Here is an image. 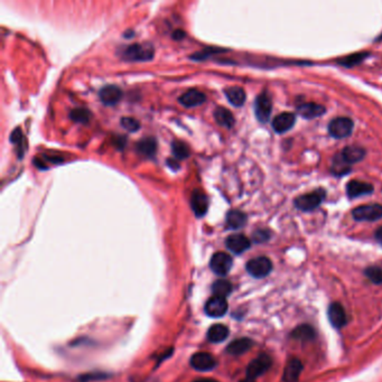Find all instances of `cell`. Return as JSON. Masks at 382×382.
I'll return each instance as SVG.
<instances>
[{
  "label": "cell",
  "instance_id": "9c48e42d",
  "mask_svg": "<svg viewBox=\"0 0 382 382\" xmlns=\"http://www.w3.org/2000/svg\"><path fill=\"white\" fill-rule=\"evenodd\" d=\"M226 311H228V302L224 297L214 295L210 298L205 305V313L213 318L222 317Z\"/></svg>",
  "mask_w": 382,
  "mask_h": 382
},
{
  "label": "cell",
  "instance_id": "4dcf8cb0",
  "mask_svg": "<svg viewBox=\"0 0 382 382\" xmlns=\"http://www.w3.org/2000/svg\"><path fill=\"white\" fill-rule=\"evenodd\" d=\"M90 111L84 108H77L72 110V112L70 113V117L72 120L76 121V123H81V124H85L90 119Z\"/></svg>",
  "mask_w": 382,
  "mask_h": 382
},
{
  "label": "cell",
  "instance_id": "8fae6325",
  "mask_svg": "<svg viewBox=\"0 0 382 382\" xmlns=\"http://www.w3.org/2000/svg\"><path fill=\"white\" fill-rule=\"evenodd\" d=\"M250 240L243 234H231L225 240V246L231 252L240 254L250 248Z\"/></svg>",
  "mask_w": 382,
  "mask_h": 382
},
{
  "label": "cell",
  "instance_id": "1f68e13d",
  "mask_svg": "<svg viewBox=\"0 0 382 382\" xmlns=\"http://www.w3.org/2000/svg\"><path fill=\"white\" fill-rule=\"evenodd\" d=\"M365 276L376 285H382V268L380 267H369L364 271Z\"/></svg>",
  "mask_w": 382,
  "mask_h": 382
},
{
  "label": "cell",
  "instance_id": "f546056e",
  "mask_svg": "<svg viewBox=\"0 0 382 382\" xmlns=\"http://www.w3.org/2000/svg\"><path fill=\"white\" fill-rule=\"evenodd\" d=\"M212 289L214 291L215 296H220V297L225 298L226 296L231 294L232 285L226 280H218V281L214 282Z\"/></svg>",
  "mask_w": 382,
  "mask_h": 382
},
{
  "label": "cell",
  "instance_id": "83f0119b",
  "mask_svg": "<svg viewBox=\"0 0 382 382\" xmlns=\"http://www.w3.org/2000/svg\"><path fill=\"white\" fill-rule=\"evenodd\" d=\"M138 152L140 154L145 155V156L152 157L153 155H155L157 149V142L153 138H145V139L140 140L138 142Z\"/></svg>",
  "mask_w": 382,
  "mask_h": 382
},
{
  "label": "cell",
  "instance_id": "8992f818",
  "mask_svg": "<svg viewBox=\"0 0 382 382\" xmlns=\"http://www.w3.org/2000/svg\"><path fill=\"white\" fill-rule=\"evenodd\" d=\"M273 110V101L267 92L259 94L254 102V112L260 123H267Z\"/></svg>",
  "mask_w": 382,
  "mask_h": 382
},
{
  "label": "cell",
  "instance_id": "836d02e7",
  "mask_svg": "<svg viewBox=\"0 0 382 382\" xmlns=\"http://www.w3.org/2000/svg\"><path fill=\"white\" fill-rule=\"evenodd\" d=\"M120 123H121V126H123L126 130H128L130 132L137 131V130H139V128H140L139 121H138L135 118H131V117H124L123 119H121Z\"/></svg>",
  "mask_w": 382,
  "mask_h": 382
},
{
  "label": "cell",
  "instance_id": "7402d4cb",
  "mask_svg": "<svg viewBox=\"0 0 382 382\" xmlns=\"http://www.w3.org/2000/svg\"><path fill=\"white\" fill-rule=\"evenodd\" d=\"M340 154L348 164L352 165L359 163L360 160H362L364 158L365 151L360 146H347L345 148H343Z\"/></svg>",
  "mask_w": 382,
  "mask_h": 382
},
{
  "label": "cell",
  "instance_id": "7c38bea8",
  "mask_svg": "<svg viewBox=\"0 0 382 382\" xmlns=\"http://www.w3.org/2000/svg\"><path fill=\"white\" fill-rule=\"evenodd\" d=\"M373 185L370 183L361 181H351L346 185V194L350 198H358L359 196L369 195L373 193Z\"/></svg>",
  "mask_w": 382,
  "mask_h": 382
},
{
  "label": "cell",
  "instance_id": "5b68a950",
  "mask_svg": "<svg viewBox=\"0 0 382 382\" xmlns=\"http://www.w3.org/2000/svg\"><path fill=\"white\" fill-rule=\"evenodd\" d=\"M246 268L248 273L254 278H263L273 270V263L267 257H258L248 261Z\"/></svg>",
  "mask_w": 382,
  "mask_h": 382
},
{
  "label": "cell",
  "instance_id": "2e32d148",
  "mask_svg": "<svg viewBox=\"0 0 382 382\" xmlns=\"http://www.w3.org/2000/svg\"><path fill=\"white\" fill-rule=\"evenodd\" d=\"M328 315L331 324L336 329H341L346 324L345 309L339 303L331 304L328 311Z\"/></svg>",
  "mask_w": 382,
  "mask_h": 382
},
{
  "label": "cell",
  "instance_id": "d6a6232c",
  "mask_svg": "<svg viewBox=\"0 0 382 382\" xmlns=\"http://www.w3.org/2000/svg\"><path fill=\"white\" fill-rule=\"evenodd\" d=\"M173 154L174 156L177 158V159H185L186 157H188V155H190V153H188V148L187 146L185 145V143H183L181 141H175L173 143Z\"/></svg>",
  "mask_w": 382,
  "mask_h": 382
},
{
  "label": "cell",
  "instance_id": "d4e9b609",
  "mask_svg": "<svg viewBox=\"0 0 382 382\" xmlns=\"http://www.w3.org/2000/svg\"><path fill=\"white\" fill-rule=\"evenodd\" d=\"M214 118L220 126H223L225 128H232L234 125V117L230 110L223 107H219L215 109Z\"/></svg>",
  "mask_w": 382,
  "mask_h": 382
},
{
  "label": "cell",
  "instance_id": "e575fe53",
  "mask_svg": "<svg viewBox=\"0 0 382 382\" xmlns=\"http://www.w3.org/2000/svg\"><path fill=\"white\" fill-rule=\"evenodd\" d=\"M270 239V232L266 229H259L253 233V241L257 243H262Z\"/></svg>",
  "mask_w": 382,
  "mask_h": 382
},
{
  "label": "cell",
  "instance_id": "6da1fadb",
  "mask_svg": "<svg viewBox=\"0 0 382 382\" xmlns=\"http://www.w3.org/2000/svg\"><path fill=\"white\" fill-rule=\"evenodd\" d=\"M326 196V192L323 188H317L313 192L306 193L298 196L295 200V207L304 212H309L317 209L323 203Z\"/></svg>",
  "mask_w": 382,
  "mask_h": 382
},
{
  "label": "cell",
  "instance_id": "44dd1931",
  "mask_svg": "<svg viewBox=\"0 0 382 382\" xmlns=\"http://www.w3.org/2000/svg\"><path fill=\"white\" fill-rule=\"evenodd\" d=\"M226 226L231 230H238L245 226L247 222V215L240 210H231L226 214Z\"/></svg>",
  "mask_w": 382,
  "mask_h": 382
},
{
  "label": "cell",
  "instance_id": "e0dca14e",
  "mask_svg": "<svg viewBox=\"0 0 382 382\" xmlns=\"http://www.w3.org/2000/svg\"><path fill=\"white\" fill-rule=\"evenodd\" d=\"M191 205L196 217H203L209 209L208 196L202 191L195 190L191 197Z\"/></svg>",
  "mask_w": 382,
  "mask_h": 382
},
{
  "label": "cell",
  "instance_id": "ab89813d",
  "mask_svg": "<svg viewBox=\"0 0 382 382\" xmlns=\"http://www.w3.org/2000/svg\"><path fill=\"white\" fill-rule=\"evenodd\" d=\"M240 382H254V380H253V379H250V378H246V379L241 380Z\"/></svg>",
  "mask_w": 382,
  "mask_h": 382
},
{
  "label": "cell",
  "instance_id": "3957f363",
  "mask_svg": "<svg viewBox=\"0 0 382 382\" xmlns=\"http://www.w3.org/2000/svg\"><path fill=\"white\" fill-rule=\"evenodd\" d=\"M353 219L357 221H367L373 222L382 219V205L378 203L364 204L356 208L352 211Z\"/></svg>",
  "mask_w": 382,
  "mask_h": 382
},
{
  "label": "cell",
  "instance_id": "277c9868",
  "mask_svg": "<svg viewBox=\"0 0 382 382\" xmlns=\"http://www.w3.org/2000/svg\"><path fill=\"white\" fill-rule=\"evenodd\" d=\"M354 128L353 120L347 117H339L333 119L329 125L330 135L336 139H343L352 134Z\"/></svg>",
  "mask_w": 382,
  "mask_h": 382
},
{
  "label": "cell",
  "instance_id": "cb8c5ba5",
  "mask_svg": "<svg viewBox=\"0 0 382 382\" xmlns=\"http://www.w3.org/2000/svg\"><path fill=\"white\" fill-rule=\"evenodd\" d=\"M352 165L348 164L346 160L341 156V154H336L333 160H332V166H331V170L332 173L337 176H343L346 175L351 171Z\"/></svg>",
  "mask_w": 382,
  "mask_h": 382
},
{
  "label": "cell",
  "instance_id": "ba28073f",
  "mask_svg": "<svg viewBox=\"0 0 382 382\" xmlns=\"http://www.w3.org/2000/svg\"><path fill=\"white\" fill-rule=\"evenodd\" d=\"M232 263H233V261H232V258L228 253L217 252L213 254L210 266H211V269L214 274L225 276L231 270Z\"/></svg>",
  "mask_w": 382,
  "mask_h": 382
},
{
  "label": "cell",
  "instance_id": "9a60e30c",
  "mask_svg": "<svg viewBox=\"0 0 382 382\" xmlns=\"http://www.w3.org/2000/svg\"><path fill=\"white\" fill-rule=\"evenodd\" d=\"M99 98L106 106H114L123 98V91L117 85H107L103 86L99 92Z\"/></svg>",
  "mask_w": 382,
  "mask_h": 382
},
{
  "label": "cell",
  "instance_id": "f1b7e54d",
  "mask_svg": "<svg viewBox=\"0 0 382 382\" xmlns=\"http://www.w3.org/2000/svg\"><path fill=\"white\" fill-rule=\"evenodd\" d=\"M368 56V53H356V54H351L348 55L346 57H342L340 60H337V63L342 66H346V68H351V66L358 65L359 63H361L362 61Z\"/></svg>",
  "mask_w": 382,
  "mask_h": 382
},
{
  "label": "cell",
  "instance_id": "4316f807",
  "mask_svg": "<svg viewBox=\"0 0 382 382\" xmlns=\"http://www.w3.org/2000/svg\"><path fill=\"white\" fill-rule=\"evenodd\" d=\"M291 336L292 339H296L298 341H309L315 337V331L312 326L302 325L292 331Z\"/></svg>",
  "mask_w": 382,
  "mask_h": 382
},
{
  "label": "cell",
  "instance_id": "d590c367",
  "mask_svg": "<svg viewBox=\"0 0 382 382\" xmlns=\"http://www.w3.org/2000/svg\"><path fill=\"white\" fill-rule=\"evenodd\" d=\"M10 140H12L15 143V145H18V146L23 145L21 142H23L24 138H23V132H21L20 128H17V129L14 130V132L12 134V138H10Z\"/></svg>",
  "mask_w": 382,
  "mask_h": 382
},
{
  "label": "cell",
  "instance_id": "484cf974",
  "mask_svg": "<svg viewBox=\"0 0 382 382\" xmlns=\"http://www.w3.org/2000/svg\"><path fill=\"white\" fill-rule=\"evenodd\" d=\"M252 346V341L249 339H239L230 343L226 352L231 356H241V354L249 351Z\"/></svg>",
  "mask_w": 382,
  "mask_h": 382
},
{
  "label": "cell",
  "instance_id": "7a4b0ae2",
  "mask_svg": "<svg viewBox=\"0 0 382 382\" xmlns=\"http://www.w3.org/2000/svg\"><path fill=\"white\" fill-rule=\"evenodd\" d=\"M154 57V46L149 43H137L124 51V58L130 62H145Z\"/></svg>",
  "mask_w": 382,
  "mask_h": 382
},
{
  "label": "cell",
  "instance_id": "ac0fdd59",
  "mask_svg": "<svg viewBox=\"0 0 382 382\" xmlns=\"http://www.w3.org/2000/svg\"><path fill=\"white\" fill-rule=\"evenodd\" d=\"M325 108L320 104L314 102H306L303 103L297 108V113L303 117L304 119H314L320 117L325 113Z\"/></svg>",
  "mask_w": 382,
  "mask_h": 382
},
{
  "label": "cell",
  "instance_id": "5bb4252c",
  "mask_svg": "<svg viewBox=\"0 0 382 382\" xmlns=\"http://www.w3.org/2000/svg\"><path fill=\"white\" fill-rule=\"evenodd\" d=\"M179 101L182 106H184L186 108H193V107L201 106V104L205 102L207 97L202 91L192 89V90H188L185 93H183L180 97Z\"/></svg>",
  "mask_w": 382,
  "mask_h": 382
},
{
  "label": "cell",
  "instance_id": "52a82bcc",
  "mask_svg": "<svg viewBox=\"0 0 382 382\" xmlns=\"http://www.w3.org/2000/svg\"><path fill=\"white\" fill-rule=\"evenodd\" d=\"M271 367V359L267 354H261L257 359L252 360L247 368V378L257 379L258 376L267 372Z\"/></svg>",
  "mask_w": 382,
  "mask_h": 382
},
{
  "label": "cell",
  "instance_id": "30bf717a",
  "mask_svg": "<svg viewBox=\"0 0 382 382\" xmlns=\"http://www.w3.org/2000/svg\"><path fill=\"white\" fill-rule=\"evenodd\" d=\"M191 365L197 371H211L217 365V360H215L211 354L205 352H198L191 358Z\"/></svg>",
  "mask_w": 382,
  "mask_h": 382
},
{
  "label": "cell",
  "instance_id": "603a6c76",
  "mask_svg": "<svg viewBox=\"0 0 382 382\" xmlns=\"http://www.w3.org/2000/svg\"><path fill=\"white\" fill-rule=\"evenodd\" d=\"M229 336V329L222 324H215L208 331V339L212 343H221Z\"/></svg>",
  "mask_w": 382,
  "mask_h": 382
},
{
  "label": "cell",
  "instance_id": "8d00e7d4",
  "mask_svg": "<svg viewBox=\"0 0 382 382\" xmlns=\"http://www.w3.org/2000/svg\"><path fill=\"white\" fill-rule=\"evenodd\" d=\"M375 239L376 241H378L379 243H381L382 245V226H380V228L375 231Z\"/></svg>",
  "mask_w": 382,
  "mask_h": 382
},
{
  "label": "cell",
  "instance_id": "d6986e66",
  "mask_svg": "<svg viewBox=\"0 0 382 382\" xmlns=\"http://www.w3.org/2000/svg\"><path fill=\"white\" fill-rule=\"evenodd\" d=\"M303 371V364L300 360L294 358L289 360L286 364L282 380L285 382H297Z\"/></svg>",
  "mask_w": 382,
  "mask_h": 382
},
{
  "label": "cell",
  "instance_id": "74e56055",
  "mask_svg": "<svg viewBox=\"0 0 382 382\" xmlns=\"http://www.w3.org/2000/svg\"><path fill=\"white\" fill-rule=\"evenodd\" d=\"M183 35H184V33H183L182 31H176L174 33V38H176V40H181V38L184 37Z\"/></svg>",
  "mask_w": 382,
  "mask_h": 382
},
{
  "label": "cell",
  "instance_id": "f35d334b",
  "mask_svg": "<svg viewBox=\"0 0 382 382\" xmlns=\"http://www.w3.org/2000/svg\"><path fill=\"white\" fill-rule=\"evenodd\" d=\"M194 382H218V381L213 379H197Z\"/></svg>",
  "mask_w": 382,
  "mask_h": 382
},
{
  "label": "cell",
  "instance_id": "4fadbf2b",
  "mask_svg": "<svg viewBox=\"0 0 382 382\" xmlns=\"http://www.w3.org/2000/svg\"><path fill=\"white\" fill-rule=\"evenodd\" d=\"M296 123V117L291 112H282L275 117L273 121V129L277 134H284L290 130Z\"/></svg>",
  "mask_w": 382,
  "mask_h": 382
},
{
  "label": "cell",
  "instance_id": "ffe728a7",
  "mask_svg": "<svg viewBox=\"0 0 382 382\" xmlns=\"http://www.w3.org/2000/svg\"><path fill=\"white\" fill-rule=\"evenodd\" d=\"M228 101L234 107H242L246 102V92L240 86H230L224 90Z\"/></svg>",
  "mask_w": 382,
  "mask_h": 382
}]
</instances>
